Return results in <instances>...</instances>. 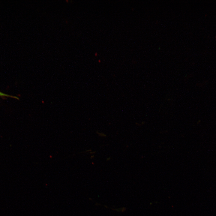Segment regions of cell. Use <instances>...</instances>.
<instances>
[{
  "mask_svg": "<svg viewBox=\"0 0 216 216\" xmlns=\"http://www.w3.org/2000/svg\"><path fill=\"white\" fill-rule=\"evenodd\" d=\"M0 96H2V97H11V98H17V97H14L13 96H11L5 94H4V93H3L1 92H0Z\"/></svg>",
  "mask_w": 216,
  "mask_h": 216,
  "instance_id": "1",
  "label": "cell"
}]
</instances>
